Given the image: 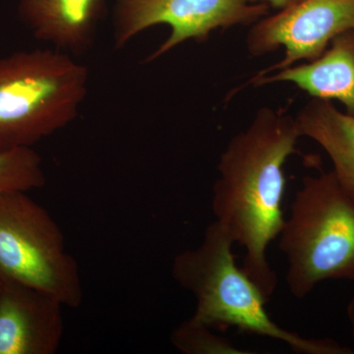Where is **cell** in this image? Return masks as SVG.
Instances as JSON below:
<instances>
[{
  "label": "cell",
  "mask_w": 354,
  "mask_h": 354,
  "mask_svg": "<svg viewBox=\"0 0 354 354\" xmlns=\"http://www.w3.org/2000/svg\"><path fill=\"white\" fill-rule=\"evenodd\" d=\"M301 138L283 109L263 106L250 124L230 140L218 160L212 209L235 243L245 250L242 270L268 300L278 277L268 261L270 244L285 223V165Z\"/></svg>",
  "instance_id": "cell-1"
},
{
  "label": "cell",
  "mask_w": 354,
  "mask_h": 354,
  "mask_svg": "<svg viewBox=\"0 0 354 354\" xmlns=\"http://www.w3.org/2000/svg\"><path fill=\"white\" fill-rule=\"evenodd\" d=\"M234 243L227 228L215 221L196 248L174 257L172 277L195 298L192 320L213 329L235 328L243 334L277 339L297 353L354 354L334 339H306L274 323L265 309L269 300L235 263Z\"/></svg>",
  "instance_id": "cell-2"
},
{
  "label": "cell",
  "mask_w": 354,
  "mask_h": 354,
  "mask_svg": "<svg viewBox=\"0 0 354 354\" xmlns=\"http://www.w3.org/2000/svg\"><path fill=\"white\" fill-rule=\"evenodd\" d=\"M88 79L85 64L57 48L0 57V153L32 148L71 124Z\"/></svg>",
  "instance_id": "cell-3"
},
{
  "label": "cell",
  "mask_w": 354,
  "mask_h": 354,
  "mask_svg": "<svg viewBox=\"0 0 354 354\" xmlns=\"http://www.w3.org/2000/svg\"><path fill=\"white\" fill-rule=\"evenodd\" d=\"M279 239L286 283L298 299L323 281H354V200L333 171L304 177Z\"/></svg>",
  "instance_id": "cell-4"
},
{
  "label": "cell",
  "mask_w": 354,
  "mask_h": 354,
  "mask_svg": "<svg viewBox=\"0 0 354 354\" xmlns=\"http://www.w3.org/2000/svg\"><path fill=\"white\" fill-rule=\"evenodd\" d=\"M28 193L0 194V281L36 288L77 308L83 300L80 268L57 221Z\"/></svg>",
  "instance_id": "cell-5"
},
{
  "label": "cell",
  "mask_w": 354,
  "mask_h": 354,
  "mask_svg": "<svg viewBox=\"0 0 354 354\" xmlns=\"http://www.w3.org/2000/svg\"><path fill=\"white\" fill-rule=\"evenodd\" d=\"M269 8L248 0H118L113 12L114 48H124L153 26H169V37L146 58L149 64L189 39L202 43L216 30L253 25L268 15Z\"/></svg>",
  "instance_id": "cell-6"
},
{
  "label": "cell",
  "mask_w": 354,
  "mask_h": 354,
  "mask_svg": "<svg viewBox=\"0 0 354 354\" xmlns=\"http://www.w3.org/2000/svg\"><path fill=\"white\" fill-rule=\"evenodd\" d=\"M354 30V0H299L254 23L246 38L253 57L285 48L277 64L261 70L251 79L312 62L322 55L333 39Z\"/></svg>",
  "instance_id": "cell-7"
},
{
  "label": "cell",
  "mask_w": 354,
  "mask_h": 354,
  "mask_svg": "<svg viewBox=\"0 0 354 354\" xmlns=\"http://www.w3.org/2000/svg\"><path fill=\"white\" fill-rule=\"evenodd\" d=\"M64 307L44 291L1 281L0 354L57 353L64 335Z\"/></svg>",
  "instance_id": "cell-8"
},
{
  "label": "cell",
  "mask_w": 354,
  "mask_h": 354,
  "mask_svg": "<svg viewBox=\"0 0 354 354\" xmlns=\"http://www.w3.org/2000/svg\"><path fill=\"white\" fill-rule=\"evenodd\" d=\"M106 0H19L20 17L39 41L67 53L92 48Z\"/></svg>",
  "instance_id": "cell-9"
},
{
  "label": "cell",
  "mask_w": 354,
  "mask_h": 354,
  "mask_svg": "<svg viewBox=\"0 0 354 354\" xmlns=\"http://www.w3.org/2000/svg\"><path fill=\"white\" fill-rule=\"evenodd\" d=\"M279 82L295 84L314 99L337 100L346 106V113L354 115V30L333 39L316 59L249 79L239 90Z\"/></svg>",
  "instance_id": "cell-10"
},
{
  "label": "cell",
  "mask_w": 354,
  "mask_h": 354,
  "mask_svg": "<svg viewBox=\"0 0 354 354\" xmlns=\"http://www.w3.org/2000/svg\"><path fill=\"white\" fill-rule=\"evenodd\" d=\"M295 120L301 137L313 140L329 156L335 178L354 200V115L342 113L330 101L312 97Z\"/></svg>",
  "instance_id": "cell-11"
},
{
  "label": "cell",
  "mask_w": 354,
  "mask_h": 354,
  "mask_svg": "<svg viewBox=\"0 0 354 354\" xmlns=\"http://www.w3.org/2000/svg\"><path fill=\"white\" fill-rule=\"evenodd\" d=\"M46 184L43 160L32 148L0 153V194L30 192Z\"/></svg>",
  "instance_id": "cell-12"
},
{
  "label": "cell",
  "mask_w": 354,
  "mask_h": 354,
  "mask_svg": "<svg viewBox=\"0 0 354 354\" xmlns=\"http://www.w3.org/2000/svg\"><path fill=\"white\" fill-rule=\"evenodd\" d=\"M172 346L185 354H251L236 348L225 337L213 333V328L189 318L172 332Z\"/></svg>",
  "instance_id": "cell-13"
},
{
  "label": "cell",
  "mask_w": 354,
  "mask_h": 354,
  "mask_svg": "<svg viewBox=\"0 0 354 354\" xmlns=\"http://www.w3.org/2000/svg\"><path fill=\"white\" fill-rule=\"evenodd\" d=\"M248 1L252 2V3L266 4V6L281 10V9L297 3L299 0H248Z\"/></svg>",
  "instance_id": "cell-14"
},
{
  "label": "cell",
  "mask_w": 354,
  "mask_h": 354,
  "mask_svg": "<svg viewBox=\"0 0 354 354\" xmlns=\"http://www.w3.org/2000/svg\"><path fill=\"white\" fill-rule=\"evenodd\" d=\"M346 315H348L349 326H351V337L354 341V297L351 298L348 307H346Z\"/></svg>",
  "instance_id": "cell-15"
},
{
  "label": "cell",
  "mask_w": 354,
  "mask_h": 354,
  "mask_svg": "<svg viewBox=\"0 0 354 354\" xmlns=\"http://www.w3.org/2000/svg\"><path fill=\"white\" fill-rule=\"evenodd\" d=\"M0 285H1V281H0Z\"/></svg>",
  "instance_id": "cell-16"
}]
</instances>
